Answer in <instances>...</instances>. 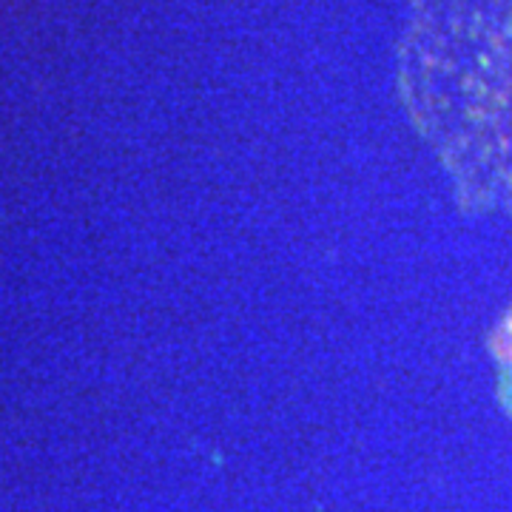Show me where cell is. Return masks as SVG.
I'll use <instances>...</instances> for the list:
<instances>
[{
	"label": "cell",
	"instance_id": "2",
	"mask_svg": "<svg viewBox=\"0 0 512 512\" xmlns=\"http://www.w3.org/2000/svg\"><path fill=\"white\" fill-rule=\"evenodd\" d=\"M495 365H498V382L504 387V393L512 399V311L504 316V322L498 325L493 336Z\"/></svg>",
	"mask_w": 512,
	"mask_h": 512
},
{
	"label": "cell",
	"instance_id": "1",
	"mask_svg": "<svg viewBox=\"0 0 512 512\" xmlns=\"http://www.w3.org/2000/svg\"><path fill=\"white\" fill-rule=\"evenodd\" d=\"M399 94L458 202L512 220V0H413Z\"/></svg>",
	"mask_w": 512,
	"mask_h": 512
}]
</instances>
